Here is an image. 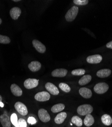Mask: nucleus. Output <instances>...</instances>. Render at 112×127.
<instances>
[{
	"label": "nucleus",
	"mask_w": 112,
	"mask_h": 127,
	"mask_svg": "<svg viewBox=\"0 0 112 127\" xmlns=\"http://www.w3.org/2000/svg\"><path fill=\"white\" fill-rule=\"evenodd\" d=\"M79 11V8L76 6H74L71 7L65 15L66 20L68 22H71L73 21L76 17Z\"/></svg>",
	"instance_id": "obj_1"
},
{
	"label": "nucleus",
	"mask_w": 112,
	"mask_h": 127,
	"mask_svg": "<svg viewBox=\"0 0 112 127\" xmlns=\"http://www.w3.org/2000/svg\"><path fill=\"white\" fill-rule=\"evenodd\" d=\"M93 111V107L89 104L81 105L77 108V113L82 116L87 115L92 113Z\"/></svg>",
	"instance_id": "obj_2"
},
{
	"label": "nucleus",
	"mask_w": 112,
	"mask_h": 127,
	"mask_svg": "<svg viewBox=\"0 0 112 127\" xmlns=\"http://www.w3.org/2000/svg\"><path fill=\"white\" fill-rule=\"evenodd\" d=\"M109 89L108 84L105 82L97 83L94 87L95 92L98 94H103L106 93Z\"/></svg>",
	"instance_id": "obj_3"
},
{
	"label": "nucleus",
	"mask_w": 112,
	"mask_h": 127,
	"mask_svg": "<svg viewBox=\"0 0 112 127\" xmlns=\"http://www.w3.org/2000/svg\"><path fill=\"white\" fill-rule=\"evenodd\" d=\"M50 98V94L45 91L37 93L34 96L35 99L39 102H45L49 100Z\"/></svg>",
	"instance_id": "obj_4"
},
{
	"label": "nucleus",
	"mask_w": 112,
	"mask_h": 127,
	"mask_svg": "<svg viewBox=\"0 0 112 127\" xmlns=\"http://www.w3.org/2000/svg\"><path fill=\"white\" fill-rule=\"evenodd\" d=\"M14 107L19 113L23 116H25L28 114V110L26 106L22 102H16L14 105Z\"/></svg>",
	"instance_id": "obj_5"
},
{
	"label": "nucleus",
	"mask_w": 112,
	"mask_h": 127,
	"mask_svg": "<svg viewBox=\"0 0 112 127\" xmlns=\"http://www.w3.org/2000/svg\"><path fill=\"white\" fill-rule=\"evenodd\" d=\"M38 116L40 120L44 123L48 122L50 120V115L48 111L43 108L40 109L38 111Z\"/></svg>",
	"instance_id": "obj_6"
},
{
	"label": "nucleus",
	"mask_w": 112,
	"mask_h": 127,
	"mask_svg": "<svg viewBox=\"0 0 112 127\" xmlns=\"http://www.w3.org/2000/svg\"><path fill=\"white\" fill-rule=\"evenodd\" d=\"M39 80L34 78H28L25 80L24 86L27 89H32L38 85Z\"/></svg>",
	"instance_id": "obj_7"
},
{
	"label": "nucleus",
	"mask_w": 112,
	"mask_h": 127,
	"mask_svg": "<svg viewBox=\"0 0 112 127\" xmlns=\"http://www.w3.org/2000/svg\"><path fill=\"white\" fill-rule=\"evenodd\" d=\"M0 122L3 127H11V119L6 112L0 115Z\"/></svg>",
	"instance_id": "obj_8"
},
{
	"label": "nucleus",
	"mask_w": 112,
	"mask_h": 127,
	"mask_svg": "<svg viewBox=\"0 0 112 127\" xmlns=\"http://www.w3.org/2000/svg\"><path fill=\"white\" fill-rule=\"evenodd\" d=\"M32 44L36 50L39 53L44 54L46 52V46L39 41L37 40H33L32 41Z\"/></svg>",
	"instance_id": "obj_9"
},
{
	"label": "nucleus",
	"mask_w": 112,
	"mask_h": 127,
	"mask_svg": "<svg viewBox=\"0 0 112 127\" xmlns=\"http://www.w3.org/2000/svg\"><path fill=\"white\" fill-rule=\"evenodd\" d=\"M45 88L49 93L53 95L56 96V95H58L59 94V91L58 89L52 83L47 82L45 85Z\"/></svg>",
	"instance_id": "obj_10"
},
{
	"label": "nucleus",
	"mask_w": 112,
	"mask_h": 127,
	"mask_svg": "<svg viewBox=\"0 0 112 127\" xmlns=\"http://www.w3.org/2000/svg\"><path fill=\"white\" fill-rule=\"evenodd\" d=\"M68 73L67 70L65 69H57L54 70L52 72V75L55 77H64Z\"/></svg>",
	"instance_id": "obj_11"
},
{
	"label": "nucleus",
	"mask_w": 112,
	"mask_h": 127,
	"mask_svg": "<svg viewBox=\"0 0 112 127\" xmlns=\"http://www.w3.org/2000/svg\"><path fill=\"white\" fill-rule=\"evenodd\" d=\"M103 60V58L100 55H94L88 57L86 61L89 64H98Z\"/></svg>",
	"instance_id": "obj_12"
},
{
	"label": "nucleus",
	"mask_w": 112,
	"mask_h": 127,
	"mask_svg": "<svg viewBox=\"0 0 112 127\" xmlns=\"http://www.w3.org/2000/svg\"><path fill=\"white\" fill-rule=\"evenodd\" d=\"M80 95L85 99H89L92 97L93 93L91 91L86 88H81L79 90Z\"/></svg>",
	"instance_id": "obj_13"
},
{
	"label": "nucleus",
	"mask_w": 112,
	"mask_h": 127,
	"mask_svg": "<svg viewBox=\"0 0 112 127\" xmlns=\"http://www.w3.org/2000/svg\"><path fill=\"white\" fill-rule=\"evenodd\" d=\"M21 13V10L18 7H13L10 11V15L11 17L14 19H17Z\"/></svg>",
	"instance_id": "obj_14"
},
{
	"label": "nucleus",
	"mask_w": 112,
	"mask_h": 127,
	"mask_svg": "<svg viewBox=\"0 0 112 127\" xmlns=\"http://www.w3.org/2000/svg\"><path fill=\"white\" fill-rule=\"evenodd\" d=\"M28 68L32 72H36L39 71L41 68V63L38 61H33L29 64Z\"/></svg>",
	"instance_id": "obj_15"
},
{
	"label": "nucleus",
	"mask_w": 112,
	"mask_h": 127,
	"mask_svg": "<svg viewBox=\"0 0 112 127\" xmlns=\"http://www.w3.org/2000/svg\"><path fill=\"white\" fill-rule=\"evenodd\" d=\"M12 93L15 96L20 97L22 95V91L18 85L14 83L12 84L10 87Z\"/></svg>",
	"instance_id": "obj_16"
},
{
	"label": "nucleus",
	"mask_w": 112,
	"mask_h": 127,
	"mask_svg": "<svg viewBox=\"0 0 112 127\" xmlns=\"http://www.w3.org/2000/svg\"><path fill=\"white\" fill-rule=\"evenodd\" d=\"M112 73L110 69H103L98 70L96 73V75L99 78H106L109 77Z\"/></svg>",
	"instance_id": "obj_17"
},
{
	"label": "nucleus",
	"mask_w": 112,
	"mask_h": 127,
	"mask_svg": "<svg viewBox=\"0 0 112 127\" xmlns=\"http://www.w3.org/2000/svg\"><path fill=\"white\" fill-rule=\"evenodd\" d=\"M67 114L65 112H62L59 113L55 118V122L57 124H62L67 118Z\"/></svg>",
	"instance_id": "obj_18"
},
{
	"label": "nucleus",
	"mask_w": 112,
	"mask_h": 127,
	"mask_svg": "<svg viewBox=\"0 0 112 127\" xmlns=\"http://www.w3.org/2000/svg\"><path fill=\"white\" fill-rule=\"evenodd\" d=\"M84 124L86 127H90L95 123L94 118L90 114L86 115L84 120Z\"/></svg>",
	"instance_id": "obj_19"
},
{
	"label": "nucleus",
	"mask_w": 112,
	"mask_h": 127,
	"mask_svg": "<svg viewBox=\"0 0 112 127\" xmlns=\"http://www.w3.org/2000/svg\"><path fill=\"white\" fill-rule=\"evenodd\" d=\"M92 77L90 75H85L82 76L79 80V84L80 86H84L85 84L90 82L91 80Z\"/></svg>",
	"instance_id": "obj_20"
},
{
	"label": "nucleus",
	"mask_w": 112,
	"mask_h": 127,
	"mask_svg": "<svg viewBox=\"0 0 112 127\" xmlns=\"http://www.w3.org/2000/svg\"><path fill=\"white\" fill-rule=\"evenodd\" d=\"M103 124L106 126H110L112 124V119L109 114H104L101 118Z\"/></svg>",
	"instance_id": "obj_21"
},
{
	"label": "nucleus",
	"mask_w": 112,
	"mask_h": 127,
	"mask_svg": "<svg viewBox=\"0 0 112 127\" xmlns=\"http://www.w3.org/2000/svg\"><path fill=\"white\" fill-rule=\"evenodd\" d=\"M65 108V105L62 103H59L54 105L51 108V111L53 113H57L60 111H63Z\"/></svg>",
	"instance_id": "obj_22"
},
{
	"label": "nucleus",
	"mask_w": 112,
	"mask_h": 127,
	"mask_svg": "<svg viewBox=\"0 0 112 127\" xmlns=\"http://www.w3.org/2000/svg\"><path fill=\"white\" fill-rule=\"evenodd\" d=\"M71 122H72V123L74 125H76L78 127H81L83 125V122L82 119L80 118L79 116L76 115L73 116L72 119H71Z\"/></svg>",
	"instance_id": "obj_23"
},
{
	"label": "nucleus",
	"mask_w": 112,
	"mask_h": 127,
	"mask_svg": "<svg viewBox=\"0 0 112 127\" xmlns=\"http://www.w3.org/2000/svg\"><path fill=\"white\" fill-rule=\"evenodd\" d=\"M59 87L61 90L63 91L64 92L69 93L71 91L70 87L67 84L65 83H63V82L60 83L59 84Z\"/></svg>",
	"instance_id": "obj_24"
},
{
	"label": "nucleus",
	"mask_w": 112,
	"mask_h": 127,
	"mask_svg": "<svg viewBox=\"0 0 112 127\" xmlns=\"http://www.w3.org/2000/svg\"><path fill=\"white\" fill-rule=\"evenodd\" d=\"M85 73V70L83 69H77L75 70H73L71 73L73 75L75 76H81L84 75Z\"/></svg>",
	"instance_id": "obj_25"
},
{
	"label": "nucleus",
	"mask_w": 112,
	"mask_h": 127,
	"mask_svg": "<svg viewBox=\"0 0 112 127\" xmlns=\"http://www.w3.org/2000/svg\"><path fill=\"white\" fill-rule=\"evenodd\" d=\"M11 42L10 38L6 36L0 35V43L2 44H9Z\"/></svg>",
	"instance_id": "obj_26"
},
{
	"label": "nucleus",
	"mask_w": 112,
	"mask_h": 127,
	"mask_svg": "<svg viewBox=\"0 0 112 127\" xmlns=\"http://www.w3.org/2000/svg\"><path fill=\"white\" fill-rule=\"evenodd\" d=\"M73 3L76 5L84 6L88 3V0H73Z\"/></svg>",
	"instance_id": "obj_27"
},
{
	"label": "nucleus",
	"mask_w": 112,
	"mask_h": 127,
	"mask_svg": "<svg viewBox=\"0 0 112 127\" xmlns=\"http://www.w3.org/2000/svg\"><path fill=\"white\" fill-rule=\"evenodd\" d=\"M11 123L13 124V125L15 126L16 127H17L18 126V119L17 116L15 113H13L11 116Z\"/></svg>",
	"instance_id": "obj_28"
},
{
	"label": "nucleus",
	"mask_w": 112,
	"mask_h": 127,
	"mask_svg": "<svg viewBox=\"0 0 112 127\" xmlns=\"http://www.w3.org/2000/svg\"><path fill=\"white\" fill-rule=\"evenodd\" d=\"M17 127H27L26 122L23 119H20L18 121Z\"/></svg>",
	"instance_id": "obj_29"
},
{
	"label": "nucleus",
	"mask_w": 112,
	"mask_h": 127,
	"mask_svg": "<svg viewBox=\"0 0 112 127\" xmlns=\"http://www.w3.org/2000/svg\"><path fill=\"white\" fill-rule=\"evenodd\" d=\"M28 122L30 124H34L36 123V121L33 117H29L28 119Z\"/></svg>",
	"instance_id": "obj_30"
},
{
	"label": "nucleus",
	"mask_w": 112,
	"mask_h": 127,
	"mask_svg": "<svg viewBox=\"0 0 112 127\" xmlns=\"http://www.w3.org/2000/svg\"><path fill=\"white\" fill-rule=\"evenodd\" d=\"M106 46L108 48H111L112 49V41L109 42V43H108L106 45Z\"/></svg>",
	"instance_id": "obj_31"
},
{
	"label": "nucleus",
	"mask_w": 112,
	"mask_h": 127,
	"mask_svg": "<svg viewBox=\"0 0 112 127\" xmlns=\"http://www.w3.org/2000/svg\"><path fill=\"white\" fill-rule=\"evenodd\" d=\"M4 103H2V102H0V107H4Z\"/></svg>",
	"instance_id": "obj_32"
},
{
	"label": "nucleus",
	"mask_w": 112,
	"mask_h": 127,
	"mask_svg": "<svg viewBox=\"0 0 112 127\" xmlns=\"http://www.w3.org/2000/svg\"><path fill=\"white\" fill-rule=\"evenodd\" d=\"M2 101V97L1 96V95H0V102H1Z\"/></svg>",
	"instance_id": "obj_33"
},
{
	"label": "nucleus",
	"mask_w": 112,
	"mask_h": 127,
	"mask_svg": "<svg viewBox=\"0 0 112 127\" xmlns=\"http://www.w3.org/2000/svg\"><path fill=\"white\" fill-rule=\"evenodd\" d=\"M14 2H19L20 1V0H13Z\"/></svg>",
	"instance_id": "obj_34"
},
{
	"label": "nucleus",
	"mask_w": 112,
	"mask_h": 127,
	"mask_svg": "<svg viewBox=\"0 0 112 127\" xmlns=\"http://www.w3.org/2000/svg\"><path fill=\"white\" fill-rule=\"evenodd\" d=\"M2 19H1V18H0V25H1V24H2Z\"/></svg>",
	"instance_id": "obj_35"
}]
</instances>
